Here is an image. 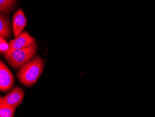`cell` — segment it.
Masks as SVG:
<instances>
[{
	"instance_id": "obj_8",
	"label": "cell",
	"mask_w": 155,
	"mask_h": 117,
	"mask_svg": "<svg viewBox=\"0 0 155 117\" xmlns=\"http://www.w3.org/2000/svg\"><path fill=\"white\" fill-rule=\"evenodd\" d=\"M16 4V0H0V12L9 14Z\"/></svg>"
},
{
	"instance_id": "obj_9",
	"label": "cell",
	"mask_w": 155,
	"mask_h": 117,
	"mask_svg": "<svg viewBox=\"0 0 155 117\" xmlns=\"http://www.w3.org/2000/svg\"><path fill=\"white\" fill-rule=\"evenodd\" d=\"M16 108L0 104V117H13Z\"/></svg>"
},
{
	"instance_id": "obj_5",
	"label": "cell",
	"mask_w": 155,
	"mask_h": 117,
	"mask_svg": "<svg viewBox=\"0 0 155 117\" xmlns=\"http://www.w3.org/2000/svg\"><path fill=\"white\" fill-rule=\"evenodd\" d=\"M35 42V39L27 31L24 30L15 39L9 41V50L26 48Z\"/></svg>"
},
{
	"instance_id": "obj_4",
	"label": "cell",
	"mask_w": 155,
	"mask_h": 117,
	"mask_svg": "<svg viewBox=\"0 0 155 117\" xmlns=\"http://www.w3.org/2000/svg\"><path fill=\"white\" fill-rule=\"evenodd\" d=\"M24 94L23 89L19 86H16L12 89L8 94L3 97H1L0 104L16 108L22 102Z\"/></svg>"
},
{
	"instance_id": "obj_3",
	"label": "cell",
	"mask_w": 155,
	"mask_h": 117,
	"mask_svg": "<svg viewBox=\"0 0 155 117\" xmlns=\"http://www.w3.org/2000/svg\"><path fill=\"white\" fill-rule=\"evenodd\" d=\"M15 77L2 60L0 61V90L7 92L12 89L15 83Z\"/></svg>"
},
{
	"instance_id": "obj_6",
	"label": "cell",
	"mask_w": 155,
	"mask_h": 117,
	"mask_svg": "<svg viewBox=\"0 0 155 117\" xmlns=\"http://www.w3.org/2000/svg\"><path fill=\"white\" fill-rule=\"evenodd\" d=\"M27 20L22 9L15 12L13 16V33L15 38L19 36L27 26Z\"/></svg>"
},
{
	"instance_id": "obj_2",
	"label": "cell",
	"mask_w": 155,
	"mask_h": 117,
	"mask_svg": "<svg viewBox=\"0 0 155 117\" xmlns=\"http://www.w3.org/2000/svg\"><path fill=\"white\" fill-rule=\"evenodd\" d=\"M37 50V43L35 42L26 48L8 50L3 53V55L10 66L18 69L35 56Z\"/></svg>"
},
{
	"instance_id": "obj_10",
	"label": "cell",
	"mask_w": 155,
	"mask_h": 117,
	"mask_svg": "<svg viewBox=\"0 0 155 117\" xmlns=\"http://www.w3.org/2000/svg\"><path fill=\"white\" fill-rule=\"evenodd\" d=\"M9 50V43H8L6 39L0 35V52L3 53Z\"/></svg>"
},
{
	"instance_id": "obj_7",
	"label": "cell",
	"mask_w": 155,
	"mask_h": 117,
	"mask_svg": "<svg viewBox=\"0 0 155 117\" xmlns=\"http://www.w3.org/2000/svg\"><path fill=\"white\" fill-rule=\"evenodd\" d=\"M13 29V25L9 18L4 14L0 15V35L6 39L11 36Z\"/></svg>"
},
{
	"instance_id": "obj_1",
	"label": "cell",
	"mask_w": 155,
	"mask_h": 117,
	"mask_svg": "<svg viewBox=\"0 0 155 117\" xmlns=\"http://www.w3.org/2000/svg\"><path fill=\"white\" fill-rule=\"evenodd\" d=\"M44 64V60L39 56L31 59L17 72L16 75L19 81L28 87L34 85L41 76Z\"/></svg>"
}]
</instances>
